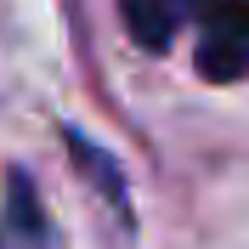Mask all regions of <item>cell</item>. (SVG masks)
I'll return each mask as SVG.
<instances>
[{
	"mask_svg": "<svg viewBox=\"0 0 249 249\" xmlns=\"http://www.w3.org/2000/svg\"><path fill=\"white\" fill-rule=\"evenodd\" d=\"M193 29H198V74L210 85L249 79V0H193Z\"/></svg>",
	"mask_w": 249,
	"mask_h": 249,
	"instance_id": "6da1fadb",
	"label": "cell"
},
{
	"mask_svg": "<svg viewBox=\"0 0 249 249\" xmlns=\"http://www.w3.org/2000/svg\"><path fill=\"white\" fill-rule=\"evenodd\" d=\"M68 153L79 159V170H91L96 193H102V198H108L119 215H130V204H124V181H119V170L108 164V153H102V147H91L85 136H74V130H68Z\"/></svg>",
	"mask_w": 249,
	"mask_h": 249,
	"instance_id": "3957f363",
	"label": "cell"
},
{
	"mask_svg": "<svg viewBox=\"0 0 249 249\" xmlns=\"http://www.w3.org/2000/svg\"><path fill=\"white\" fill-rule=\"evenodd\" d=\"M119 12H124V29H130L136 46L164 51L176 40V29L193 17V0H119Z\"/></svg>",
	"mask_w": 249,
	"mask_h": 249,
	"instance_id": "7a4b0ae2",
	"label": "cell"
}]
</instances>
